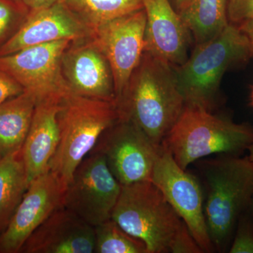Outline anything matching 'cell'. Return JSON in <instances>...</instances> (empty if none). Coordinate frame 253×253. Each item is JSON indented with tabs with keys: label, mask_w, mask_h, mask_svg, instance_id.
<instances>
[{
	"label": "cell",
	"mask_w": 253,
	"mask_h": 253,
	"mask_svg": "<svg viewBox=\"0 0 253 253\" xmlns=\"http://www.w3.org/2000/svg\"><path fill=\"white\" fill-rule=\"evenodd\" d=\"M61 68L73 94L116 101L112 70L92 37L71 43L63 52Z\"/></svg>",
	"instance_id": "4fadbf2b"
},
{
	"label": "cell",
	"mask_w": 253,
	"mask_h": 253,
	"mask_svg": "<svg viewBox=\"0 0 253 253\" xmlns=\"http://www.w3.org/2000/svg\"></svg>",
	"instance_id": "836d02e7"
},
{
	"label": "cell",
	"mask_w": 253,
	"mask_h": 253,
	"mask_svg": "<svg viewBox=\"0 0 253 253\" xmlns=\"http://www.w3.org/2000/svg\"><path fill=\"white\" fill-rule=\"evenodd\" d=\"M29 10L18 0H0V47L16 34Z\"/></svg>",
	"instance_id": "603a6c76"
},
{
	"label": "cell",
	"mask_w": 253,
	"mask_h": 253,
	"mask_svg": "<svg viewBox=\"0 0 253 253\" xmlns=\"http://www.w3.org/2000/svg\"><path fill=\"white\" fill-rule=\"evenodd\" d=\"M93 34L92 30L60 0L44 9L29 11L16 34L0 47V56L52 42L87 39Z\"/></svg>",
	"instance_id": "5bb4252c"
},
{
	"label": "cell",
	"mask_w": 253,
	"mask_h": 253,
	"mask_svg": "<svg viewBox=\"0 0 253 253\" xmlns=\"http://www.w3.org/2000/svg\"><path fill=\"white\" fill-rule=\"evenodd\" d=\"M93 32L106 23L144 9L142 0H61Z\"/></svg>",
	"instance_id": "44dd1931"
},
{
	"label": "cell",
	"mask_w": 253,
	"mask_h": 253,
	"mask_svg": "<svg viewBox=\"0 0 253 253\" xmlns=\"http://www.w3.org/2000/svg\"><path fill=\"white\" fill-rule=\"evenodd\" d=\"M96 253H148L141 240L123 230L112 219L94 227Z\"/></svg>",
	"instance_id": "7402d4cb"
},
{
	"label": "cell",
	"mask_w": 253,
	"mask_h": 253,
	"mask_svg": "<svg viewBox=\"0 0 253 253\" xmlns=\"http://www.w3.org/2000/svg\"><path fill=\"white\" fill-rule=\"evenodd\" d=\"M251 99H252V104L253 105V89L252 91V96H251Z\"/></svg>",
	"instance_id": "d6a6232c"
},
{
	"label": "cell",
	"mask_w": 253,
	"mask_h": 253,
	"mask_svg": "<svg viewBox=\"0 0 253 253\" xmlns=\"http://www.w3.org/2000/svg\"><path fill=\"white\" fill-rule=\"evenodd\" d=\"M28 186L21 149L0 160V234L9 224Z\"/></svg>",
	"instance_id": "ffe728a7"
},
{
	"label": "cell",
	"mask_w": 253,
	"mask_h": 253,
	"mask_svg": "<svg viewBox=\"0 0 253 253\" xmlns=\"http://www.w3.org/2000/svg\"><path fill=\"white\" fill-rule=\"evenodd\" d=\"M65 188L49 171L30 183L21 203L0 234V253H20L31 234L63 206Z\"/></svg>",
	"instance_id": "7c38bea8"
},
{
	"label": "cell",
	"mask_w": 253,
	"mask_h": 253,
	"mask_svg": "<svg viewBox=\"0 0 253 253\" xmlns=\"http://www.w3.org/2000/svg\"><path fill=\"white\" fill-rule=\"evenodd\" d=\"M169 253H202L204 252L195 241L187 226L183 221L180 228L171 241Z\"/></svg>",
	"instance_id": "cb8c5ba5"
},
{
	"label": "cell",
	"mask_w": 253,
	"mask_h": 253,
	"mask_svg": "<svg viewBox=\"0 0 253 253\" xmlns=\"http://www.w3.org/2000/svg\"><path fill=\"white\" fill-rule=\"evenodd\" d=\"M29 11L44 9L54 4L60 0H18Z\"/></svg>",
	"instance_id": "83f0119b"
},
{
	"label": "cell",
	"mask_w": 253,
	"mask_h": 253,
	"mask_svg": "<svg viewBox=\"0 0 253 253\" xmlns=\"http://www.w3.org/2000/svg\"><path fill=\"white\" fill-rule=\"evenodd\" d=\"M227 17L229 23L239 26L253 18V0H228Z\"/></svg>",
	"instance_id": "d4e9b609"
},
{
	"label": "cell",
	"mask_w": 253,
	"mask_h": 253,
	"mask_svg": "<svg viewBox=\"0 0 253 253\" xmlns=\"http://www.w3.org/2000/svg\"><path fill=\"white\" fill-rule=\"evenodd\" d=\"M237 26L249 42L251 56L253 58V18Z\"/></svg>",
	"instance_id": "f1b7e54d"
},
{
	"label": "cell",
	"mask_w": 253,
	"mask_h": 253,
	"mask_svg": "<svg viewBox=\"0 0 253 253\" xmlns=\"http://www.w3.org/2000/svg\"><path fill=\"white\" fill-rule=\"evenodd\" d=\"M111 219L129 235L143 241L148 253H169L171 241L183 223L150 181L122 186Z\"/></svg>",
	"instance_id": "8992f818"
},
{
	"label": "cell",
	"mask_w": 253,
	"mask_h": 253,
	"mask_svg": "<svg viewBox=\"0 0 253 253\" xmlns=\"http://www.w3.org/2000/svg\"><path fill=\"white\" fill-rule=\"evenodd\" d=\"M118 119L116 101L91 99L73 93L61 100L58 113L59 143L50 171L65 190L78 166L94 149L103 133Z\"/></svg>",
	"instance_id": "7a4b0ae2"
},
{
	"label": "cell",
	"mask_w": 253,
	"mask_h": 253,
	"mask_svg": "<svg viewBox=\"0 0 253 253\" xmlns=\"http://www.w3.org/2000/svg\"><path fill=\"white\" fill-rule=\"evenodd\" d=\"M24 91L17 82L0 69V104L16 97Z\"/></svg>",
	"instance_id": "4316f807"
},
{
	"label": "cell",
	"mask_w": 253,
	"mask_h": 253,
	"mask_svg": "<svg viewBox=\"0 0 253 253\" xmlns=\"http://www.w3.org/2000/svg\"><path fill=\"white\" fill-rule=\"evenodd\" d=\"M94 249V226L62 206L31 234L20 253H92Z\"/></svg>",
	"instance_id": "2e32d148"
},
{
	"label": "cell",
	"mask_w": 253,
	"mask_h": 253,
	"mask_svg": "<svg viewBox=\"0 0 253 253\" xmlns=\"http://www.w3.org/2000/svg\"><path fill=\"white\" fill-rule=\"evenodd\" d=\"M251 206H252L253 212V195L252 200H251Z\"/></svg>",
	"instance_id": "1f68e13d"
},
{
	"label": "cell",
	"mask_w": 253,
	"mask_h": 253,
	"mask_svg": "<svg viewBox=\"0 0 253 253\" xmlns=\"http://www.w3.org/2000/svg\"><path fill=\"white\" fill-rule=\"evenodd\" d=\"M169 1L172 3V6H174V9L178 12L183 7H184L186 4H189L191 0H169Z\"/></svg>",
	"instance_id": "f546056e"
},
{
	"label": "cell",
	"mask_w": 253,
	"mask_h": 253,
	"mask_svg": "<svg viewBox=\"0 0 253 253\" xmlns=\"http://www.w3.org/2000/svg\"><path fill=\"white\" fill-rule=\"evenodd\" d=\"M160 148L130 119L119 118L93 150L104 156L110 170L124 186L151 181Z\"/></svg>",
	"instance_id": "9c48e42d"
},
{
	"label": "cell",
	"mask_w": 253,
	"mask_h": 253,
	"mask_svg": "<svg viewBox=\"0 0 253 253\" xmlns=\"http://www.w3.org/2000/svg\"><path fill=\"white\" fill-rule=\"evenodd\" d=\"M249 58V42L239 27L231 23L214 39L196 45L185 62L175 68L185 104L211 111L224 73Z\"/></svg>",
	"instance_id": "5b68a950"
},
{
	"label": "cell",
	"mask_w": 253,
	"mask_h": 253,
	"mask_svg": "<svg viewBox=\"0 0 253 253\" xmlns=\"http://www.w3.org/2000/svg\"><path fill=\"white\" fill-rule=\"evenodd\" d=\"M116 104L119 118L130 119L161 146L185 106L175 68L144 51Z\"/></svg>",
	"instance_id": "6da1fadb"
},
{
	"label": "cell",
	"mask_w": 253,
	"mask_h": 253,
	"mask_svg": "<svg viewBox=\"0 0 253 253\" xmlns=\"http://www.w3.org/2000/svg\"><path fill=\"white\" fill-rule=\"evenodd\" d=\"M146 26L144 51L177 68L189 57L192 40L169 0H142Z\"/></svg>",
	"instance_id": "9a60e30c"
},
{
	"label": "cell",
	"mask_w": 253,
	"mask_h": 253,
	"mask_svg": "<svg viewBox=\"0 0 253 253\" xmlns=\"http://www.w3.org/2000/svg\"><path fill=\"white\" fill-rule=\"evenodd\" d=\"M229 253H253V228L249 221L240 223Z\"/></svg>",
	"instance_id": "484cf974"
},
{
	"label": "cell",
	"mask_w": 253,
	"mask_h": 253,
	"mask_svg": "<svg viewBox=\"0 0 253 253\" xmlns=\"http://www.w3.org/2000/svg\"><path fill=\"white\" fill-rule=\"evenodd\" d=\"M204 214L213 247L227 246L253 195V164L249 158L226 156L208 166Z\"/></svg>",
	"instance_id": "277c9868"
},
{
	"label": "cell",
	"mask_w": 253,
	"mask_h": 253,
	"mask_svg": "<svg viewBox=\"0 0 253 253\" xmlns=\"http://www.w3.org/2000/svg\"><path fill=\"white\" fill-rule=\"evenodd\" d=\"M121 189L104 156L92 150L75 171L63 206L95 227L111 219Z\"/></svg>",
	"instance_id": "52a82bcc"
},
{
	"label": "cell",
	"mask_w": 253,
	"mask_h": 253,
	"mask_svg": "<svg viewBox=\"0 0 253 253\" xmlns=\"http://www.w3.org/2000/svg\"><path fill=\"white\" fill-rule=\"evenodd\" d=\"M151 182L187 226L203 252L212 251L204 214L202 189L195 176L179 167L170 151L161 145L155 163Z\"/></svg>",
	"instance_id": "30bf717a"
},
{
	"label": "cell",
	"mask_w": 253,
	"mask_h": 253,
	"mask_svg": "<svg viewBox=\"0 0 253 253\" xmlns=\"http://www.w3.org/2000/svg\"><path fill=\"white\" fill-rule=\"evenodd\" d=\"M249 150L250 155L248 158H249L250 161H251L253 164V142L251 144V146H249Z\"/></svg>",
	"instance_id": "4dcf8cb0"
},
{
	"label": "cell",
	"mask_w": 253,
	"mask_h": 253,
	"mask_svg": "<svg viewBox=\"0 0 253 253\" xmlns=\"http://www.w3.org/2000/svg\"><path fill=\"white\" fill-rule=\"evenodd\" d=\"M73 41L52 42L0 56V69L17 82L37 101L62 99L71 94L61 68V58Z\"/></svg>",
	"instance_id": "ba28073f"
},
{
	"label": "cell",
	"mask_w": 253,
	"mask_h": 253,
	"mask_svg": "<svg viewBox=\"0 0 253 253\" xmlns=\"http://www.w3.org/2000/svg\"><path fill=\"white\" fill-rule=\"evenodd\" d=\"M253 142V129L215 116L201 106L185 104L180 116L163 140L179 167L210 155L241 154Z\"/></svg>",
	"instance_id": "3957f363"
},
{
	"label": "cell",
	"mask_w": 253,
	"mask_h": 253,
	"mask_svg": "<svg viewBox=\"0 0 253 253\" xmlns=\"http://www.w3.org/2000/svg\"><path fill=\"white\" fill-rule=\"evenodd\" d=\"M36 103V96L25 91L0 104V160L22 149Z\"/></svg>",
	"instance_id": "ac0fdd59"
},
{
	"label": "cell",
	"mask_w": 253,
	"mask_h": 253,
	"mask_svg": "<svg viewBox=\"0 0 253 253\" xmlns=\"http://www.w3.org/2000/svg\"><path fill=\"white\" fill-rule=\"evenodd\" d=\"M227 3L228 0H191L178 11L196 45L214 39L227 27Z\"/></svg>",
	"instance_id": "d6986e66"
},
{
	"label": "cell",
	"mask_w": 253,
	"mask_h": 253,
	"mask_svg": "<svg viewBox=\"0 0 253 253\" xmlns=\"http://www.w3.org/2000/svg\"><path fill=\"white\" fill-rule=\"evenodd\" d=\"M146 16L139 10L95 30L92 40L112 70L116 101L124 92L145 49Z\"/></svg>",
	"instance_id": "8fae6325"
},
{
	"label": "cell",
	"mask_w": 253,
	"mask_h": 253,
	"mask_svg": "<svg viewBox=\"0 0 253 253\" xmlns=\"http://www.w3.org/2000/svg\"><path fill=\"white\" fill-rule=\"evenodd\" d=\"M62 99L37 101L31 126L21 149L29 184L50 170L51 160L59 143L58 113Z\"/></svg>",
	"instance_id": "e0dca14e"
}]
</instances>
